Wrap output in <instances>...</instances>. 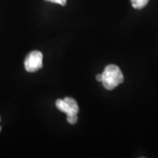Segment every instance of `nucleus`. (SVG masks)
<instances>
[{
    "mask_svg": "<svg viewBox=\"0 0 158 158\" xmlns=\"http://www.w3.org/2000/svg\"><path fill=\"white\" fill-rule=\"evenodd\" d=\"M102 77L103 79L101 83L104 87L109 90H113L124 81V76L120 69L114 64L107 65L102 73Z\"/></svg>",
    "mask_w": 158,
    "mask_h": 158,
    "instance_id": "obj_1",
    "label": "nucleus"
},
{
    "mask_svg": "<svg viewBox=\"0 0 158 158\" xmlns=\"http://www.w3.org/2000/svg\"><path fill=\"white\" fill-rule=\"evenodd\" d=\"M43 55L40 51H32L25 59V69L27 72H35L42 68Z\"/></svg>",
    "mask_w": 158,
    "mask_h": 158,
    "instance_id": "obj_2",
    "label": "nucleus"
},
{
    "mask_svg": "<svg viewBox=\"0 0 158 158\" xmlns=\"http://www.w3.org/2000/svg\"><path fill=\"white\" fill-rule=\"evenodd\" d=\"M56 106L58 110H60L62 113H66L67 115L70 114V113H71L70 108L67 104V102L65 101L64 99H57L56 102Z\"/></svg>",
    "mask_w": 158,
    "mask_h": 158,
    "instance_id": "obj_3",
    "label": "nucleus"
},
{
    "mask_svg": "<svg viewBox=\"0 0 158 158\" xmlns=\"http://www.w3.org/2000/svg\"><path fill=\"white\" fill-rule=\"evenodd\" d=\"M149 0H131L132 6L135 9H142L147 6Z\"/></svg>",
    "mask_w": 158,
    "mask_h": 158,
    "instance_id": "obj_4",
    "label": "nucleus"
},
{
    "mask_svg": "<svg viewBox=\"0 0 158 158\" xmlns=\"http://www.w3.org/2000/svg\"><path fill=\"white\" fill-rule=\"evenodd\" d=\"M47 2H51V3H55V4H58L60 6H64L67 4V0H45Z\"/></svg>",
    "mask_w": 158,
    "mask_h": 158,
    "instance_id": "obj_5",
    "label": "nucleus"
},
{
    "mask_svg": "<svg viewBox=\"0 0 158 158\" xmlns=\"http://www.w3.org/2000/svg\"><path fill=\"white\" fill-rule=\"evenodd\" d=\"M96 79L98 81V82H102V79H103V77H102V74H98L96 77Z\"/></svg>",
    "mask_w": 158,
    "mask_h": 158,
    "instance_id": "obj_6",
    "label": "nucleus"
},
{
    "mask_svg": "<svg viewBox=\"0 0 158 158\" xmlns=\"http://www.w3.org/2000/svg\"><path fill=\"white\" fill-rule=\"evenodd\" d=\"M1 129H2V128H1V127H0V131H1Z\"/></svg>",
    "mask_w": 158,
    "mask_h": 158,
    "instance_id": "obj_7",
    "label": "nucleus"
},
{
    "mask_svg": "<svg viewBox=\"0 0 158 158\" xmlns=\"http://www.w3.org/2000/svg\"><path fill=\"white\" fill-rule=\"evenodd\" d=\"M0 119H1V118H0Z\"/></svg>",
    "mask_w": 158,
    "mask_h": 158,
    "instance_id": "obj_8",
    "label": "nucleus"
}]
</instances>
